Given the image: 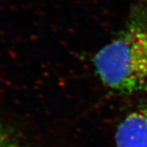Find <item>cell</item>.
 <instances>
[{"mask_svg": "<svg viewBox=\"0 0 147 147\" xmlns=\"http://www.w3.org/2000/svg\"><path fill=\"white\" fill-rule=\"evenodd\" d=\"M92 62L110 89L147 92V0L132 4L124 27L96 53Z\"/></svg>", "mask_w": 147, "mask_h": 147, "instance_id": "1", "label": "cell"}, {"mask_svg": "<svg viewBox=\"0 0 147 147\" xmlns=\"http://www.w3.org/2000/svg\"><path fill=\"white\" fill-rule=\"evenodd\" d=\"M116 147H147V107L134 110L118 127Z\"/></svg>", "mask_w": 147, "mask_h": 147, "instance_id": "2", "label": "cell"}, {"mask_svg": "<svg viewBox=\"0 0 147 147\" xmlns=\"http://www.w3.org/2000/svg\"><path fill=\"white\" fill-rule=\"evenodd\" d=\"M0 147H22L16 140L0 129Z\"/></svg>", "mask_w": 147, "mask_h": 147, "instance_id": "3", "label": "cell"}]
</instances>
